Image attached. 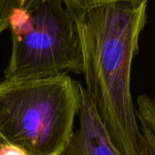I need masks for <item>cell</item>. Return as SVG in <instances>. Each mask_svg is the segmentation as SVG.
Returning <instances> with one entry per match:
<instances>
[{"instance_id":"cell-1","label":"cell","mask_w":155,"mask_h":155,"mask_svg":"<svg viewBox=\"0 0 155 155\" xmlns=\"http://www.w3.org/2000/svg\"><path fill=\"white\" fill-rule=\"evenodd\" d=\"M146 8L147 4L115 2L70 13L81 47L84 89L122 155H139L140 150L130 74Z\"/></svg>"},{"instance_id":"cell-2","label":"cell","mask_w":155,"mask_h":155,"mask_svg":"<svg viewBox=\"0 0 155 155\" xmlns=\"http://www.w3.org/2000/svg\"><path fill=\"white\" fill-rule=\"evenodd\" d=\"M81 85L68 74L0 81V136L28 155H61L73 132Z\"/></svg>"},{"instance_id":"cell-3","label":"cell","mask_w":155,"mask_h":155,"mask_svg":"<svg viewBox=\"0 0 155 155\" xmlns=\"http://www.w3.org/2000/svg\"><path fill=\"white\" fill-rule=\"evenodd\" d=\"M8 28L12 48L5 78L82 74L77 26L63 0H20Z\"/></svg>"},{"instance_id":"cell-4","label":"cell","mask_w":155,"mask_h":155,"mask_svg":"<svg viewBox=\"0 0 155 155\" xmlns=\"http://www.w3.org/2000/svg\"><path fill=\"white\" fill-rule=\"evenodd\" d=\"M79 125L61 155H122L83 86L81 87Z\"/></svg>"},{"instance_id":"cell-5","label":"cell","mask_w":155,"mask_h":155,"mask_svg":"<svg viewBox=\"0 0 155 155\" xmlns=\"http://www.w3.org/2000/svg\"><path fill=\"white\" fill-rule=\"evenodd\" d=\"M136 115L139 121L145 124L155 134V99L149 94H141L137 99Z\"/></svg>"},{"instance_id":"cell-6","label":"cell","mask_w":155,"mask_h":155,"mask_svg":"<svg viewBox=\"0 0 155 155\" xmlns=\"http://www.w3.org/2000/svg\"><path fill=\"white\" fill-rule=\"evenodd\" d=\"M149 0H63L69 13L82 12L91 8L115 2H129L135 5L148 4Z\"/></svg>"},{"instance_id":"cell-7","label":"cell","mask_w":155,"mask_h":155,"mask_svg":"<svg viewBox=\"0 0 155 155\" xmlns=\"http://www.w3.org/2000/svg\"><path fill=\"white\" fill-rule=\"evenodd\" d=\"M139 124L140 129L139 155H155V134L142 122L139 121Z\"/></svg>"},{"instance_id":"cell-8","label":"cell","mask_w":155,"mask_h":155,"mask_svg":"<svg viewBox=\"0 0 155 155\" xmlns=\"http://www.w3.org/2000/svg\"><path fill=\"white\" fill-rule=\"evenodd\" d=\"M20 0H0V35L8 28L9 18Z\"/></svg>"},{"instance_id":"cell-9","label":"cell","mask_w":155,"mask_h":155,"mask_svg":"<svg viewBox=\"0 0 155 155\" xmlns=\"http://www.w3.org/2000/svg\"><path fill=\"white\" fill-rule=\"evenodd\" d=\"M0 155H28L21 148L12 145L7 141L0 145Z\"/></svg>"},{"instance_id":"cell-10","label":"cell","mask_w":155,"mask_h":155,"mask_svg":"<svg viewBox=\"0 0 155 155\" xmlns=\"http://www.w3.org/2000/svg\"><path fill=\"white\" fill-rule=\"evenodd\" d=\"M5 141H6V140H4V139L1 137V136H0V145H1L2 143H4Z\"/></svg>"}]
</instances>
